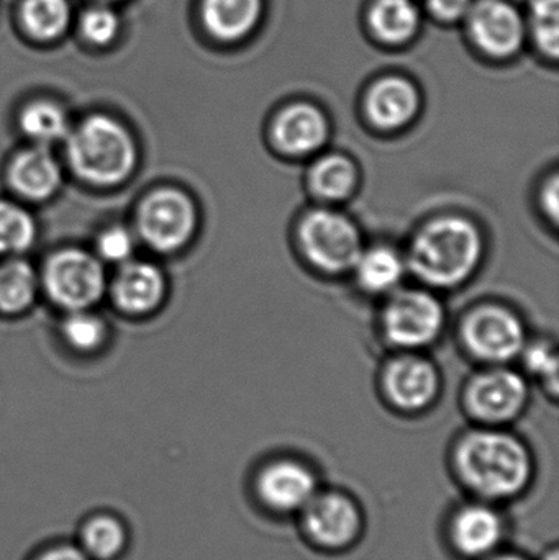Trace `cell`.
Masks as SVG:
<instances>
[{
	"instance_id": "cell-1",
	"label": "cell",
	"mask_w": 559,
	"mask_h": 560,
	"mask_svg": "<svg viewBox=\"0 0 559 560\" xmlns=\"http://www.w3.org/2000/svg\"><path fill=\"white\" fill-rule=\"evenodd\" d=\"M485 256L481 230L465 215L445 213L419 226L410 238L407 271L430 290H449L473 278Z\"/></svg>"
},
{
	"instance_id": "cell-2",
	"label": "cell",
	"mask_w": 559,
	"mask_h": 560,
	"mask_svg": "<svg viewBox=\"0 0 559 560\" xmlns=\"http://www.w3.org/2000/svg\"><path fill=\"white\" fill-rule=\"evenodd\" d=\"M455 467L468 489L486 499L517 495L532 476L527 447L494 430H478L463 436L455 450Z\"/></svg>"
},
{
	"instance_id": "cell-3",
	"label": "cell",
	"mask_w": 559,
	"mask_h": 560,
	"mask_svg": "<svg viewBox=\"0 0 559 560\" xmlns=\"http://www.w3.org/2000/svg\"><path fill=\"white\" fill-rule=\"evenodd\" d=\"M65 143L68 166L92 187L120 186L138 164L133 135L108 115L84 118L71 128Z\"/></svg>"
},
{
	"instance_id": "cell-4",
	"label": "cell",
	"mask_w": 559,
	"mask_h": 560,
	"mask_svg": "<svg viewBox=\"0 0 559 560\" xmlns=\"http://www.w3.org/2000/svg\"><path fill=\"white\" fill-rule=\"evenodd\" d=\"M295 242L302 258L327 276L351 272L364 248L357 223L331 207L302 213L295 226Z\"/></svg>"
},
{
	"instance_id": "cell-5",
	"label": "cell",
	"mask_w": 559,
	"mask_h": 560,
	"mask_svg": "<svg viewBox=\"0 0 559 560\" xmlns=\"http://www.w3.org/2000/svg\"><path fill=\"white\" fill-rule=\"evenodd\" d=\"M459 341L469 358L485 365H505L527 345L524 319L504 303L486 302L469 308L459 322Z\"/></svg>"
},
{
	"instance_id": "cell-6",
	"label": "cell",
	"mask_w": 559,
	"mask_h": 560,
	"mask_svg": "<svg viewBox=\"0 0 559 560\" xmlns=\"http://www.w3.org/2000/svg\"><path fill=\"white\" fill-rule=\"evenodd\" d=\"M445 306L430 289H399L386 296L380 329L387 345L419 351L433 345L445 328Z\"/></svg>"
},
{
	"instance_id": "cell-7",
	"label": "cell",
	"mask_w": 559,
	"mask_h": 560,
	"mask_svg": "<svg viewBox=\"0 0 559 560\" xmlns=\"http://www.w3.org/2000/svg\"><path fill=\"white\" fill-rule=\"evenodd\" d=\"M197 225L196 202L177 187H158L138 206L137 235L153 252H180L193 242Z\"/></svg>"
},
{
	"instance_id": "cell-8",
	"label": "cell",
	"mask_w": 559,
	"mask_h": 560,
	"mask_svg": "<svg viewBox=\"0 0 559 560\" xmlns=\"http://www.w3.org/2000/svg\"><path fill=\"white\" fill-rule=\"evenodd\" d=\"M39 283L49 299L68 310H88L101 300L107 287L104 262L82 249H62L49 256Z\"/></svg>"
},
{
	"instance_id": "cell-9",
	"label": "cell",
	"mask_w": 559,
	"mask_h": 560,
	"mask_svg": "<svg viewBox=\"0 0 559 560\" xmlns=\"http://www.w3.org/2000/svg\"><path fill=\"white\" fill-rule=\"evenodd\" d=\"M527 400V381L508 365H486L466 382L463 390V404L468 413L486 424L514 420Z\"/></svg>"
},
{
	"instance_id": "cell-10",
	"label": "cell",
	"mask_w": 559,
	"mask_h": 560,
	"mask_svg": "<svg viewBox=\"0 0 559 560\" xmlns=\"http://www.w3.org/2000/svg\"><path fill=\"white\" fill-rule=\"evenodd\" d=\"M465 20L473 45L492 59L517 55L528 36L524 13L509 0H475Z\"/></svg>"
},
{
	"instance_id": "cell-11",
	"label": "cell",
	"mask_w": 559,
	"mask_h": 560,
	"mask_svg": "<svg viewBox=\"0 0 559 560\" xmlns=\"http://www.w3.org/2000/svg\"><path fill=\"white\" fill-rule=\"evenodd\" d=\"M381 388L391 407L416 413L429 408L439 397L440 374L429 359L416 351H403L384 365Z\"/></svg>"
},
{
	"instance_id": "cell-12",
	"label": "cell",
	"mask_w": 559,
	"mask_h": 560,
	"mask_svg": "<svg viewBox=\"0 0 559 560\" xmlns=\"http://www.w3.org/2000/svg\"><path fill=\"white\" fill-rule=\"evenodd\" d=\"M330 138V121L318 105L292 102L269 125V141L276 153L288 160L317 156Z\"/></svg>"
},
{
	"instance_id": "cell-13",
	"label": "cell",
	"mask_w": 559,
	"mask_h": 560,
	"mask_svg": "<svg viewBox=\"0 0 559 560\" xmlns=\"http://www.w3.org/2000/svg\"><path fill=\"white\" fill-rule=\"evenodd\" d=\"M422 107V95L410 79L386 75L368 89L363 101L368 124L380 133H397L409 127Z\"/></svg>"
},
{
	"instance_id": "cell-14",
	"label": "cell",
	"mask_w": 559,
	"mask_h": 560,
	"mask_svg": "<svg viewBox=\"0 0 559 560\" xmlns=\"http://www.w3.org/2000/svg\"><path fill=\"white\" fill-rule=\"evenodd\" d=\"M302 512L305 533L322 548H345L360 535V512L343 493H315Z\"/></svg>"
},
{
	"instance_id": "cell-15",
	"label": "cell",
	"mask_w": 559,
	"mask_h": 560,
	"mask_svg": "<svg viewBox=\"0 0 559 560\" xmlns=\"http://www.w3.org/2000/svg\"><path fill=\"white\" fill-rule=\"evenodd\" d=\"M256 489L261 502L275 512H298L317 493V480L304 464L276 460L259 472Z\"/></svg>"
},
{
	"instance_id": "cell-16",
	"label": "cell",
	"mask_w": 559,
	"mask_h": 560,
	"mask_svg": "<svg viewBox=\"0 0 559 560\" xmlns=\"http://www.w3.org/2000/svg\"><path fill=\"white\" fill-rule=\"evenodd\" d=\"M110 293L120 312L131 316L148 315L163 302L166 279L153 262L133 258L118 266Z\"/></svg>"
},
{
	"instance_id": "cell-17",
	"label": "cell",
	"mask_w": 559,
	"mask_h": 560,
	"mask_svg": "<svg viewBox=\"0 0 559 560\" xmlns=\"http://www.w3.org/2000/svg\"><path fill=\"white\" fill-rule=\"evenodd\" d=\"M62 173L59 161L46 147H32L20 151L7 167L10 189L25 200L43 202L58 192Z\"/></svg>"
},
{
	"instance_id": "cell-18",
	"label": "cell",
	"mask_w": 559,
	"mask_h": 560,
	"mask_svg": "<svg viewBox=\"0 0 559 560\" xmlns=\"http://www.w3.org/2000/svg\"><path fill=\"white\" fill-rule=\"evenodd\" d=\"M265 0H202L200 16L212 38L235 43L248 38L261 22Z\"/></svg>"
},
{
	"instance_id": "cell-19",
	"label": "cell",
	"mask_w": 559,
	"mask_h": 560,
	"mask_svg": "<svg viewBox=\"0 0 559 560\" xmlns=\"http://www.w3.org/2000/svg\"><path fill=\"white\" fill-rule=\"evenodd\" d=\"M407 272L404 253L389 245L363 248L351 269L358 289L373 296H387L403 287Z\"/></svg>"
},
{
	"instance_id": "cell-20",
	"label": "cell",
	"mask_w": 559,
	"mask_h": 560,
	"mask_svg": "<svg viewBox=\"0 0 559 560\" xmlns=\"http://www.w3.org/2000/svg\"><path fill=\"white\" fill-rule=\"evenodd\" d=\"M358 183L360 173L357 164L347 154L318 153L308 166V192L328 206L350 199Z\"/></svg>"
},
{
	"instance_id": "cell-21",
	"label": "cell",
	"mask_w": 559,
	"mask_h": 560,
	"mask_svg": "<svg viewBox=\"0 0 559 560\" xmlns=\"http://www.w3.org/2000/svg\"><path fill=\"white\" fill-rule=\"evenodd\" d=\"M502 520L494 510L469 505L459 510L452 522V541L468 558L489 555L502 538Z\"/></svg>"
},
{
	"instance_id": "cell-22",
	"label": "cell",
	"mask_w": 559,
	"mask_h": 560,
	"mask_svg": "<svg viewBox=\"0 0 559 560\" xmlns=\"http://www.w3.org/2000/svg\"><path fill=\"white\" fill-rule=\"evenodd\" d=\"M422 13L414 0H374L368 25L377 42L400 46L419 33Z\"/></svg>"
},
{
	"instance_id": "cell-23",
	"label": "cell",
	"mask_w": 559,
	"mask_h": 560,
	"mask_svg": "<svg viewBox=\"0 0 559 560\" xmlns=\"http://www.w3.org/2000/svg\"><path fill=\"white\" fill-rule=\"evenodd\" d=\"M127 545V526L112 513L88 516L79 528L78 546L91 560H117Z\"/></svg>"
},
{
	"instance_id": "cell-24",
	"label": "cell",
	"mask_w": 559,
	"mask_h": 560,
	"mask_svg": "<svg viewBox=\"0 0 559 560\" xmlns=\"http://www.w3.org/2000/svg\"><path fill=\"white\" fill-rule=\"evenodd\" d=\"M20 130L36 147L51 148L65 141L71 131L68 115L55 102L36 101L26 105L19 117Z\"/></svg>"
},
{
	"instance_id": "cell-25",
	"label": "cell",
	"mask_w": 559,
	"mask_h": 560,
	"mask_svg": "<svg viewBox=\"0 0 559 560\" xmlns=\"http://www.w3.org/2000/svg\"><path fill=\"white\" fill-rule=\"evenodd\" d=\"M39 278L33 266L19 256L0 262V312L16 315L25 312L36 293Z\"/></svg>"
},
{
	"instance_id": "cell-26",
	"label": "cell",
	"mask_w": 559,
	"mask_h": 560,
	"mask_svg": "<svg viewBox=\"0 0 559 560\" xmlns=\"http://www.w3.org/2000/svg\"><path fill=\"white\" fill-rule=\"evenodd\" d=\"M20 22L36 42H55L69 28L71 5L68 0H23Z\"/></svg>"
},
{
	"instance_id": "cell-27",
	"label": "cell",
	"mask_w": 559,
	"mask_h": 560,
	"mask_svg": "<svg viewBox=\"0 0 559 560\" xmlns=\"http://www.w3.org/2000/svg\"><path fill=\"white\" fill-rule=\"evenodd\" d=\"M35 240L32 213L12 200L0 199V256H20L32 248Z\"/></svg>"
},
{
	"instance_id": "cell-28",
	"label": "cell",
	"mask_w": 559,
	"mask_h": 560,
	"mask_svg": "<svg viewBox=\"0 0 559 560\" xmlns=\"http://www.w3.org/2000/svg\"><path fill=\"white\" fill-rule=\"evenodd\" d=\"M527 35L541 55L557 59L559 52V0H531L525 16Z\"/></svg>"
},
{
	"instance_id": "cell-29",
	"label": "cell",
	"mask_w": 559,
	"mask_h": 560,
	"mask_svg": "<svg viewBox=\"0 0 559 560\" xmlns=\"http://www.w3.org/2000/svg\"><path fill=\"white\" fill-rule=\"evenodd\" d=\"M62 338L75 351L89 352L97 349L107 336V328L94 313L88 310L69 312L61 326Z\"/></svg>"
},
{
	"instance_id": "cell-30",
	"label": "cell",
	"mask_w": 559,
	"mask_h": 560,
	"mask_svg": "<svg viewBox=\"0 0 559 560\" xmlns=\"http://www.w3.org/2000/svg\"><path fill=\"white\" fill-rule=\"evenodd\" d=\"M519 358L524 362L528 374L547 385L551 394H558V352L555 342L548 339L527 341Z\"/></svg>"
},
{
	"instance_id": "cell-31",
	"label": "cell",
	"mask_w": 559,
	"mask_h": 560,
	"mask_svg": "<svg viewBox=\"0 0 559 560\" xmlns=\"http://www.w3.org/2000/svg\"><path fill=\"white\" fill-rule=\"evenodd\" d=\"M120 30V20L107 5H95L82 13L79 32L91 45L105 46L114 42Z\"/></svg>"
},
{
	"instance_id": "cell-32",
	"label": "cell",
	"mask_w": 559,
	"mask_h": 560,
	"mask_svg": "<svg viewBox=\"0 0 559 560\" xmlns=\"http://www.w3.org/2000/svg\"><path fill=\"white\" fill-rule=\"evenodd\" d=\"M135 248L137 236L130 230L125 226H110L98 235L95 242V256L102 262L120 266L133 259Z\"/></svg>"
},
{
	"instance_id": "cell-33",
	"label": "cell",
	"mask_w": 559,
	"mask_h": 560,
	"mask_svg": "<svg viewBox=\"0 0 559 560\" xmlns=\"http://www.w3.org/2000/svg\"><path fill=\"white\" fill-rule=\"evenodd\" d=\"M475 0H426L427 10L433 19L443 23L465 20Z\"/></svg>"
},
{
	"instance_id": "cell-34",
	"label": "cell",
	"mask_w": 559,
	"mask_h": 560,
	"mask_svg": "<svg viewBox=\"0 0 559 560\" xmlns=\"http://www.w3.org/2000/svg\"><path fill=\"white\" fill-rule=\"evenodd\" d=\"M558 176L557 174H551L548 179H545L540 190H538V207H540L541 213H545L548 222L554 226H557L558 223Z\"/></svg>"
},
{
	"instance_id": "cell-35",
	"label": "cell",
	"mask_w": 559,
	"mask_h": 560,
	"mask_svg": "<svg viewBox=\"0 0 559 560\" xmlns=\"http://www.w3.org/2000/svg\"><path fill=\"white\" fill-rule=\"evenodd\" d=\"M33 560H91L82 552L78 545L71 542H59V545L49 546L45 551L36 555Z\"/></svg>"
},
{
	"instance_id": "cell-36",
	"label": "cell",
	"mask_w": 559,
	"mask_h": 560,
	"mask_svg": "<svg viewBox=\"0 0 559 560\" xmlns=\"http://www.w3.org/2000/svg\"><path fill=\"white\" fill-rule=\"evenodd\" d=\"M491 560H525V559L519 558V556H499V558H494Z\"/></svg>"
},
{
	"instance_id": "cell-37",
	"label": "cell",
	"mask_w": 559,
	"mask_h": 560,
	"mask_svg": "<svg viewBox=\"0 0 559 560\" xmlns=\"http://www.w3.org/2000/svg\"><path fill=\"white\" fill-rule=\"evenodd\" d=\"M97 2H101V3H110V2H118V0H97Z\"/></svg>"
}]
</instances>
